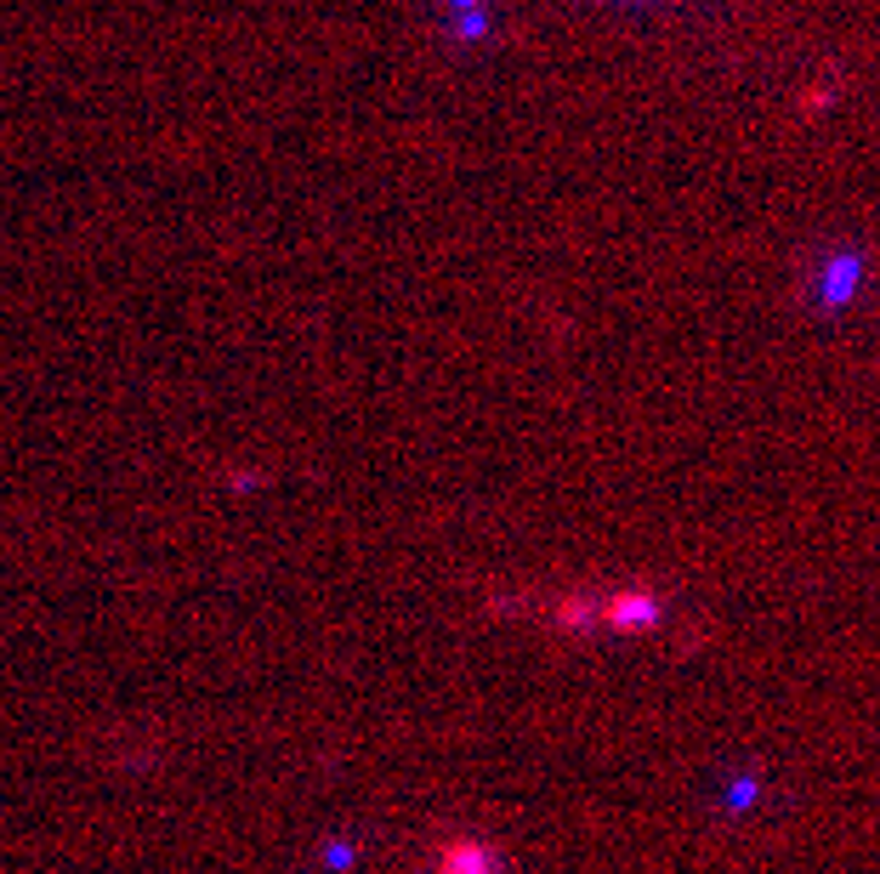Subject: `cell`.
<instances>
[{"mask_svg": "<svg viewBox=\"0 0 880 874\" xmlns=\"http://www.w3.org/2000/svg\"><path fill=\"white\" fill-rule=\"evenodd\" d=\"M438 874H494V852L477 840H455V846H443Z\"/></svg>", "mask_w": 880, "mask_h": 874, "instance_id": "1", "label": "cell"}, {"mask_svg": "<svg viewBox=\"0 0 880 874\" xmlns=\"http://www.w3.org/2000/svg\"><path fill=\"white\" fill-rule=\"evenodd\" d=\"M858 279H863L858 256H835V262H829V273H824V301H829V307H835V301H846L852 290H858Z\"/></svg>", "mask_w": 880, "mask_h": 874, "instance_id": "2", "label": "cell"}, {"mask_svg": "<svg viewBox=\"0 0 880 874\" xmlns=\"http://www.w3.org/2000/svg\"><path fill=\"white\" fill-rule=\"evenodd\" d=\"M653 596H619L614 608H608V619H614V625H648L653 619Z\"/></svg>", "mask_w": 880, "mask_h": 874, "instance_id": "3", "label": "cell"}]
</instances>
